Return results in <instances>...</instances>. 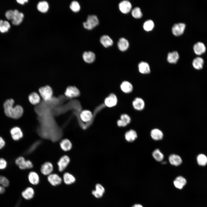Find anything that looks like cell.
<instances>
[{"label": "cell", "mask_w": 207, "mask_h": 207, "mask_svg": "<svg viewBox=\"0 0 207 207\" xmlns=\"http://www.w3.org/2000/svg\"><path fill=\"white\" fill-rule=\"evenodd\" d=\"M132 105L135 110L141 111L144 109L145 104L143 99L141 97H137L135 98L133 101Z\"/></svg>", "instance_id": "obj_13"}, {"label": "cell", "mask_w": 207, "mask_h": 207, "mask_svg": "<svg viewBox=\"0 0 207 207\" xmlns=\"http://www.w3.org/2000/svg\"><path fill=\"white\" fill-rule=\"evenodd\" d=\"M179 58V55L176 51L169 53L167 57L168 62L171 64H175L177 62Z\"/></svg>", "instance_id": "obj_29"}, {"label": "cell", "mask_w": 207, "mask_h": 207, "mask_svg": "<svg viewBox=\"0 0 207 207\" xmlns=\"http://www.w3.org/2000/svg\"><path fill=\"white\" fill-rule=\"evenodd\" d=\"M132 207H143V206L139 204H135L133 205Z\"/></svg>", "instance_id": "obj_49"}, {"label": "cell", "mask_w": 207, "mask_h": 207, "mask_svg": "<svg viewBox=\"0 0 207 207\" xmlns=\"http://www.w3.org/2000/svg\"><path fill=\"white\" fill-rule=\"evenodd\" d=\"M92 194L95 198H100L102 197L103 195L98 192L95 190L92 191Z\"/></svg>", "instance_id": "obj_45"}, {"label": "cell", "mask_w": 207, "mask_h": 207, "mask_svg": "<svg viewBox=\"0 0 207 207\" xmlns=\"http://www.w3.org/2000/svg\"><path fill=\"white\" fill-rule=\"evenodd\" d=\"M5 15L8 19L13 20L14 16V11L9 10L6 12Z\"/></svg>", "instance_id": "obj_43"}, {"label": "cell", "mask_w": 207, "mask_h": 207, "mask_svg": "<svg viewBox=\"0 0 207 207\" xmlns=\"http://www.w3.org/2000/svg\"><path fill=\"white\" fill-rule=\"evenodd\" d=\"M16 164L22 170L30 169L33 167L32 162L29 160H26L23 156H20L15 160Z\"/></svg>", "instance_id": "obj_2"}, {"label": "cell", "mask_w": 207, "mask_h": 207, "mask_svg": "<svg viewBox=\"0 0 207 207\" xmlns=\"http://www.w3.org/2000/svg\"><path fill=\"white\" fill-rule=\"evenodd\" d=\"M70 162L69 157L67 155L62 156L57 162L58 170L60 172L64 171L67 168Z\"/></svg>", "instance_id": "obj_5"}, {"label": "cell", "mask_w": 207, "mask_h": 207, "mask_svg": "<svg viewBox=\"0 0 207 207\" xmlns=\"http://www.w3.org/2000/svg\"><path fill=\"white\" fill-rule=\"evenodd\" d=\"M131 14L135 18H139L142 16L141 9L138 7H135L132 10Z\"/></svg>", "instance_id": "obj_39"}, {"label": "cell", "mask_w": 207, "mask_h": 207, "mask_svg": "<svg viewBox=\"0 0 207 207\" xmlns=\"http://www.w3.org/2000/svg\"><path fill=\"white\" fill-rule=\"evenodd\" d=\"M17 1L19 3L21 4H24L25 2H26L28 1L27 0H17Z\"/></svg>", "instance_id": "obj_48"}, {"label": "cell", "mask_w": 207, "mask_h": 207, "mask_svg": "<svg viewBox=\"0 0 207 207\" xmlns=\"http://www.w3.org/2000/svg\"><path fill=\"white\" fill-rule=\"evenodd\" d=\"M47 179L51 184L53 186L60 185L62 181L60 177L55 173H51L48 175Z\"/></svg>", "instance_id": "obj_15"}, {"label": "cell", "mask_w": 207, "mask_h": 207, "mask_svg": "<svg viewBox=\"0 0 207 207\" xmlns=\"http://www.w3.org/2000/svg\"><path fill=\"white\" fill-rule=\"evenodd\" d=\"M193 49L195 53L198 55L204 53L206 51L205 45L201 41H198L195 43L193 45Z\"/></svg>", "instance_id": "obj_9"}, {"label": "cell", "mask_w": 207, "mask_h": 207, "mask_svg": "<svg viewBox=\"0 0 207 207\" xmlns=\"http://www.w3.org/2000/svg\"><path fill=\"white\" fill-rule=\"evenodd\" d=\"M186 25L183 23H179L174 24L172 28L173 34L177 36L181 35L184 33Z\"/></svg>", "instance_id": "obj_8"}, {"label": "cell", "mask_w": 207, "mask_h": 207, "mask_svg": "<svg viewBox=\"0 0 207 207\" xmlns=\"http://www.w3.org/2000/svg\"><path fill=\"white\" fill-rule=\"evenodd\" d=\"M5 191V187L0 184V194L3 193Z\"/></svg>", "instance_id": "obj_47"}, {"label": "cell", "mask_w": 207, "mask_h": 207, "mask_svg": "<svg viewBox=\"0 0 207 207\" xmlns=\"http://www.w3.org/2000/svg\"><path fill=\"white\" fill-rule=\"evenodd\" d=\"M138 68L139 72L142 74H148L151 72L149 64L145 62H140L138 64Z\"/></svg>", "instance_id": "obj_18"}, {"label": "cell", "mask_w": 207, "mask_h": 207, "mask_svg": "<svg viewBox=\"0 0 207 207\" xmlns=\"http://www.w3.org/2000/svg\"><path fill=\"white\" fill-rule=\"evenodd\" d=\"M64 94L67 97L73 98L79 96L80 95V91L75 86H69L67 88Z\"/></svg>", "instance_id": "obj_6"}, {"label": "cell", "mask_w": 207, "mask_h": 207, "mask_svg": "<svg viewBox=\"0 0 207 207\" xmlns=\"http://www.w3.org/2000/svg\"><path fill=\"white\" fill-rule=\"evenodd\" d=\"M120 88L122 92L126 93H129L132 92L133 87L131 83L127 81L122 82L120 85Z\"/></svg>", "instance_id": "obj_22"}, {"label": "cell", "mask_w": 207, "mask_h": 207, "mask_svg": "<svg viewBox=\"0 0 207 207\" xmlns=\"http://www.w3.org/2000/svg\"><path fill=\"white\" fill-rule=\"evenodd\" d=\"M84 61L87 63H91L93 62L95 58V54L91 51H85L83 55Z\"/></svg>", "instance_id": "obj_23"}, {"label": "cell", "mask_w": 207, "mask_h": 207, "mask_svg": "<svg viewBox=\"0 0 207 207\" xmlns=\"http://www.w3.org/2000/svg\"><path fill=\"white\" fill-rule=\"evenodd\" d=\"M10 134L12 139L15 141H18L22 138L23 134L21 129L18 126H14L10 130Z\"/></svg>", "instance_id": "obj_7"}, {"label": "cell", "mask_w": 207, "mask_h": 207, "mask_svg": "<svg viewBox=\"0 0 207 207\" xmlns=\"http://www.w3.org/2000/svg\"><path fill=\"white\" fill-rule=\"evenodd\" d=\"M37 7L38 10L43 13L47 12L49 8L48 3L45 1H42L39 2Z\"/></svg>", "instance_id": "obj_34"}, {"label": "cell", "mask_w": 207, "mask_h": 207, "mask_svg": "<svg viewBox=\"0 0 207 207\" xmlns=\"http://www.w3.org/2000/svg\"><path fill=\"white\" fill-rule=\"evenodd\" d=\"M0 184L5 188L8 186L9 182L7 178L4 176L0 175Z\"/></svg>", "instance_id": "obj_41"}, {"label": "cell", "mask_w": 207, "mask_h": 207, "mask_svg": "<svg viewBox=\"0 0 207 207\" xmlns=\"http://www.w3.org/2000/svg\"><path fill=\"white\" fill-rule=\"evenodd\" d=\"M23 197L26 200H30L34 196V191L33 189L31 187H28L22 193Z\"/></svg>", "instance_id": "obj_32"}, {"label": "cell", "mask_w": 207, "mask_h": 207, "mask_svg": "<svg viewBox=\"0 0 207 207\" xmlns=\"http://www.w3.org/2000/svg\"><path fill=\"white\" fill-rule=\"evenodd\" d=\"M204 60L200 57H195L193 60L192 64L193 67L197 70H200L203 68Z\"/></svg>", "instance_id": "obj_28"}, {"label": "cell", "mask_w": 207, "mask_h": 207, "mask_svg": "<svg viewBox=\"0 0 207 207\" xmlns=\"http://www.w3.org/2000/svg\"><path fill=\"white\" fill-rule=\"evenodd\" d=\"M60 145L62 150L64 152H68L70 150L72 146L70 140L67 138L62 139L60 142Z\"/></svg>", "instance_id": "obj_19"}, {"label": "cell", "mask_w": 207, "mask_h": 207, "mask_svg": "<svg viewBox=\"0 0 207 207\" xmlns=\"http://www.w3.org/2000/svg\"><path fill=\"white\" fill-rule=\"evenodd\" d=\"M99 23L97 16L95 15H90L88 16L86 21L83 23L84 27L88 30L92 29Z\"/></svg>", "instance_id": "obj_4"}, {"label": "cell", "mask_w": 207, "mask_h": 207, "mask_svg": "<svg viewBox=\"0 0 207 207\" xmlns=\"http://www.w3.org/2000/svg\"><path fill=\"white\" fill-rule=\"evenodd\" d=\"M150 136L154 140L159 141L162 140L163 137V133L160 129L155 128L152 129L150 132Z\"/></svg>", "instance_id": "obj_21"}, {"label": "cell", "mask_w": 207, "mask_h": 207, "mask_svg": "<svg viewBox=\"0 0 207 207\" xmlns=\"http://www.w3.org/2000/svg\"><path fill=\"white\" fill-rule=\"evenodd\" d=\"M80 117L83 122H87L92 120L93 115L92 113L90 110H84L80 113Z\"/></svg>", "instance_id": "obj_16"}, {"label": "cell", "mask_w": 207, "mask_h": 207, "mask_svg": "<svg viewBox=\"0 0 207 207\" xmlns=\"http://www.w3.org/2000/svg\"><path fill=\"white\" fill-rule=\"evenodd\" d=\"M14 101L12 99L7 100L3 104V108L5 114L8 117L18 119L20 118L23 113L22 107L19 105L13 107Z\"/></svg>", "instance_id": "obj_1"}, {"label": "cell", "mask_w": 207, "mask_h": 207, "mask_svg": "<svg viewBox=\"0 0 207 207\" xmlns=\"http://www.w3.org/2000/svg\"><path fill=\"white\" fill-rule=\"evenodd\" d=\"M168 160L170 163L171 165L175 166L180 165L182 162V159L180 156L175 154H170L168 157Z\"/></svg>", "instance_id": "obj_17"}, {"label": "cell", "mask_w": 207, "mask_h": 207, "mask_svg": "<svg viewBox=\"0 0 207 207\" xmlns=\"http://www.w3.org/2000/svg\"><path fill=\"white\" fill-rule=\"evenodd\" d=\"M154 24L152 20H146L143 24V28L145 30L149 31L152 30L154 28Z\"/></svg>", "instance_id": "obj_37"}, {"label": "cell", "mask_w": 207, "mask_h": 207, "mask_svg": "<svg viewBox=\"0 0 207 207\" xmlns=\"http://www.w3.org/2000/svg\"><path fill=\"white\" fill-rule=\"evenodd\" d=\"M39 91L40 95L44 101H48L52 98L53 92L50 86L46 85L41 87L39 89Z\"/></svg>", "instance_id": "obj_3"}, {"label": "cell", "mask_w": 207, "mask_h": 207, "mask_svg": "<svg viewBox=\"0 0 207 207\" xmlns=\"http://www.w3.org/2000/svg\"><path fill=\"white\" fill-rule=\"evenodd\" d=\"M131 121V117L128 114H122L120 116V119L117 120V125L119 127H125L130 123Z\"/></svg>", "instance_id": "obj_12"}, {"label": "cell", "mask_w": 207, "mask_h": 207, "mask_svg": "<svg viewBox=\"0 0 207 207\" xmlns=\"http://www.w3.org/2000/svg\"><path fill=\"white\" fill-rule=\"evenodd\" d=\"M53 166L52 164L49 162H44L41 166V172L43 175H49L53 171Z\"/></svg>", "instance_id": "obj_10"}, {"label": "cell", "mask_w": 207, "mask_h": 207, "mask_svg": "<svg viewBox=\"0 0 207 207\" xmlns=\"http://www.w3.org/2000/svg\"><path fill=\"white\" fill-rule=\"evenodd\" d=\"M137 137L136 132L133 129H130L127 131L124 135L126 140L129 142H132L135 141Z\"/></svg>", "instance_id": "obj_20"}, {"label": "cell", "mask_w": 207, "mask_h": 207, "mask_svg": "<svg viewBox=\"0 0 207 207\" xmlns=\"http://www.w3.org/2000/svg\"><path fill=\"white\" fill-rule=\"evenodd\" d=\"M28 178L29 182L32 184H37L39 181V177L37 173L34 171H31L28 174Z\"/></svg>", "instance_id": "obj_30"}, {"label": "cell", "mask_w": 207, "mask_h": 207, "mask_svg": "<svg viewBox=\"0 0 207 207\" xmlns=\"http://www.w3.org/2000/svg\"><path fill=\"white\" fill-rule=\"evenodd\" d=\"M28 99L32 104L35 105L39 103L40 101V97L37 93L34 92L29 95L28 96Z\"/></svg>", "instance_id": "obj_33"}, {"label": "cell", "mask_w": 207, "mask_h": 207, "mask_svg": "<svg viewBox=\"0 0 207 207\" xmlns=\"http://www.w3.org/2000/svg\"><path fill=\"white\" fill-rule=\"evenodd\" d=\"M5 144V141L1 136H0V150L3 148Z\"/></svg>", "instance_id": "obj_46"}, {"label": "cell", "mask_w": 207, "mask_h": 207, "mask_svg": "<svg viewBox=\"0 0 207 207\" xmlns=\"http://www.w3.org/2000/svg\"><path fill=\"white\" fill-rule=\"evenodd\" d=\"M186 183V179L181 176L177 177L174 181V184L175 186L179 189H182Z\"/></svg>", "instance_id": "obj_26"}, {"label": "cell", "mask_w": 207, "mask_h": 207, "mask_svg": "<svg viewBox=\"0 0 207 207\" xmlns=\"http://www.w3.org/2000/svg\"><path fill=\"white\" fill-rule=\"evenodd\" d=\"M95 190L103 195L105 191L104 187L101 184L99 183H97L96 184Z\"/></svg>", "instance_id": "obj_42"}, {"label": "cell", "mask_w": 207, "mask_h": 207, "mask_svg": "<svg viewBox=\"0 0 207 207\" xmlns=\"http://www.w3.org/2000/svg\"><path fill=\"white\" fill-rule=\"evenodd\" d=\"M10 27V25L7 21L0 20V31L1 32H7Z\"/></svg>", "instance_id": "obj_38"}, {"label": "cell", "mask_w": 207, "mask_h": 207, "mask_svg": "<svg viewBox=\"0 0 207 207\" xmlns=\"http://www.w3.org/2000/svg\"><path fill=\"white\" fill-rule=\"evenodd\" d=\"M14 16L12 20V23L14 25H18L22 21L24 15L22 13L19 12L17 9L14 10Z\"/></svg>", "instance_id": "obj_25"}, {"label": "cell", "mask_w": 207, "mask_h": 207, "mask_svg": "<svg viewBox=\"0 0 207 207\" xmlns=\"http://www.w3.org/2000/svg\"><path fill=\"white\" fill-rule=\"evenodd\" d=\"M152 156L158 162L162 161L164 158V154L160 150L158 149L154 151L152 153Z\"/></svg>", "instance_id": "obj_35"}, {"label": "cell", "mask_w": 207, "mask_h": 207, "mask_svg": "<svg viewBox=\"0 0 207 207\" xmlns=\"http://www.w3.org/2000/svg\"><path fill=\"white\" fill-rule=\"evenodd\" d=\"M101 43L105 47L111 46L113 44V41L108 35H105L102 36L100 39Z\"/></svg>", "instance_id": "obj_27"}, {"label": "cell", "mask_w": 207, "mask_h": 207, "mask_svg": "<svg viewBox=\"0 0 207 207\" xmlns=\"http://www.w3.org/2000/svg\"><path fill=\"white\" fill-rule=\"evenodd\" d=\"M63 180L65 184L70 185L74 183L76 181L74 176L71 174L66 172L63 176Z\"/></svg>", "instance_id": "obj_31"}, {"label": "cell", "mask_w": 207, "mask_h": 207, "mask_svg": "<svg viewBox=\"0 0 207 207\" xmlns=\"http://www.w3.org/2000/svg\"><path fill=\"white\" fill-rule=\"evenodd\" d=\"M117 45L118 49L120 51H124L126 50L128 48L129 43L126 39L122 37L119 39Z\"/></svg>", "instance_id": "obj_24"}, {"label": "cell", "mask_w": 207, "mask_h": 207, "mask_svg": "<svg viewBox=\"0 0 207 207\" xmlns=\"http://www.w3.org/2000/svg\"><path fill=\"white\" fill-rule=\"evenodd\" d=\"M117 97L114 93L110 94L105 98L104 101L105 105L109 108L115 106L117 104Z\"/></svg>", "instance_id": "obj_11"}, {"label": "cell", "mask_w": 207, "mask_h": 207, "mask_svg": "<svg viewBox=\"0 0 207 207\" xmlns=\"http://www.w3.org/2000/svg\"><path fill=\"white\" fill-rule=\"evenodd\" d=\"M197 160L198 164L200 166H204L207 164V157L204 154L198 155Z\"/></svg>", "instance_id": "obj_36"}, {"label": "cell", "mask_w": 207, "mask_h": 207, "mask_svg": "<svg viewBox=\"0 0 207 207\" xmlns=\"http://www.w3.org/2000/svg\"><path fill=\"white\" fill-rule=\"evenodd\" d=\"M7 165L6 161L4 158H0V170L5 168Z\"/></svg>", "instance_id": "obj_44"}, {"label": "cell", "mask_w": 207, "mask_h": 207, "mask_svg": "<svg viewBox=\"0 0 207 207\" xmlns=\"http://www.w3.org/2000/svg\"><path fill=\"white\" fill-rule=\"evenodd\" d=\"M120 11L123 13L127 14L131 11L132 5L131 3L127 0H124L120 2L119 4Z\"/></svg>", "instance_id": "obj_14"}, {"label": "cell", "mask_w": 207, "mask_h": 207, "mask_svg": "<svg viewBox=\"0 0 207 207\" xmlns=\"http://www.w3.org/2000/svg\"><path fill=\"white\" fill-rule=\"evenodd\" d=\"M70 8L74 12H78L80 9V6L79 3L76 1H72L70 5Z\"/></svg>", "instance_id": "obj_40"}]
</instances>
